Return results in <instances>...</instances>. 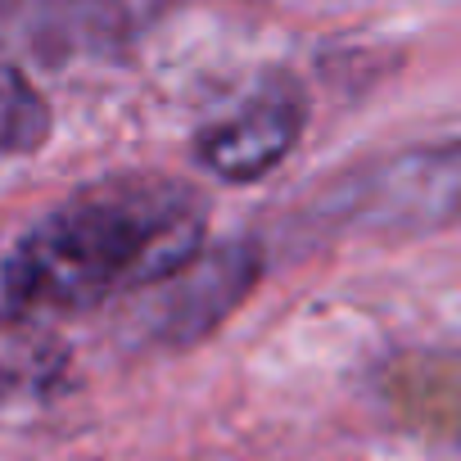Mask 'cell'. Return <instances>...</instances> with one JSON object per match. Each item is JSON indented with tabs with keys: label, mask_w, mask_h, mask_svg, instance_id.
<instances>
[{
	"label": "cell",
	"mask_w": 461,
	"mask_h": 461,
	"mask_svg": "<svg viewBox=\"0 0 461 461\" xmlns=\"http://www.w3.org/2000/svg\"><path fill=\"white\" fill-rule=\"evenodd\" d=\"M194 240L199 208L181 190H95L28 230L0 272V290L23 312L91 308L122 285L176 272Z\"/></svg>",
	"instance_id": "6da1fadb"
},
{
	"label": "cell",
	"mask_w": 461,
	"mask_h": 461,
	"mask_svg": "<svg viewBox=\"0 0 461 461\" xmlns=\"http://www.w3.org/2000/svg\"><path fill=\"white\" fill-rule=\"evenodd\" d=\"M299 118H303V109L290 91H267L249 109H240L230 122L212 127V136L203 140V163L230 181L258 176L290 149Z\"/></svg>",
	"instance_id": "7a4b0ae2"
},
{
	"label": "cell",
	"mask_w": 461,
	"mask_h": 461,
	"mask_svg": "<svg viewBox=\"0 0 461 461\" xmlns=\"http://www.w3.org/2000/svg\"><path fill=\"white\" fill-rule=\"evenodd\" d=\"M50 131V113L41 104V95L14 73L0 64V149H37Z\"/></svg>",
	"instance_id": "3957f363"
}]
</instances>
